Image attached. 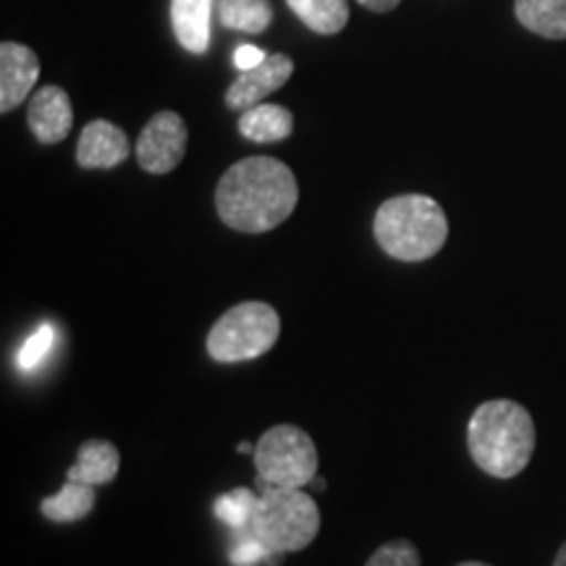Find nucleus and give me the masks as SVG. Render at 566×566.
<instances>
[{
    "label": "nucleus",
    "instance_id": "2",
    "mask_svg": "<svg viewBox=\"0 0 566 566\" xmlns=\"http://www.w3.org/2000/svg\"><path fill=\"white\" fill-rule=\"evenodd\" d=\"M535 422L525 407L512 399L480 405L467 424L470 457L485 475L509 480L525 472L535 454Z\"/></svg>",
    "mask_w": 566,
    "mask_h": 566
},
{
    "label": "nucleus",
    "instance_id": "25",
    "mask_svg": "<svg viewBox=\"0 0 566 566\" xmlns=\"http://www.w3.org/2000/svg\"><path fill=\"white\" fill-rule=\"evenodd\" d=\"M554 566H566V543L562 548H558V554L554 558Z\"/></svg>",
    "mask_w": 566,
    "mask_h": 566
},
{
    "label": "nucleus",
    "instance_id": "23",
    "mask_svg": "<svg viewBox=\"0 0 566 566\" xmlns=\"http://www.w3.org/2000/svg\"><path fill=\"white\" fill-rule=\"evenodd\" d=\"M268 59V53L260 51V48L254 45H242L237 51V55H233V66H237L239 71H250L254 66H260Z\"/></svg>",
    "mask_w": 566,
    "mask_h": 566
},
{
    "label": "nucleus",
    "instance_id": "18",
    "mask_svg": "<svg viewBox=\"0 0 566 566\" xmlns=\"http://www.w3.org/2000/svg\"><path fill=\"white\" fill-rule=\"evenodd\" d=\"M304 27L317 34H336L342 32L349 21V6L346 0H286Z\"/></svg>",
    "mask_w": 566,
    "mask_h": 566
},
{
    "label": "nucleus",
    "instance_id": "10",
    "mask_svg": "<svg viewBox=\"0 0 566 566\" xmlns=\"http://www.w3.org/2000/svg\"><path fill=\"white\" fill-rule=\"evenodd\" d=\"M27 124L40 145H59L66 139L74 126V105H71L69 92L55 84L40 87L27 108Z\"/></svg>",
    "mask_w": 566,
    "mask_h": 566
},
{
    "label": "nucleus",
    "instance_id": "15",
    "mask_svg": "<svg viewBox=\"0 0 566 566\" xmlns=\"http://www.w3.org/2000/svg\"><path fill=\"white\" fill-rule=\"evenodd\" d=\"M95 485H82L74 483V480H66V485L59 493L40 501V512L45 520L59 522V525H71V522H80L84 516H90L92 509H95Z\"/></svg>",
    "mask_w": 566,
    "mask_h": 566
},
{
    "label": "nucleus",
    "instance_id": "14",
    "mask_svg": "<svg viewBox=\"0 0 566 566\" xmlns=\"http://www.w3.org/2000/svg\"><path fill=\"white\" fill-rule=\"evenodd\" d=\"M294 116L283 105L260 103L252 105L250 111H242L239 116V134L244 139L258 142V145H271V142H283L292 137Z\"/></svg>",
    "mask_w": 566,
    "mask_h": 566
},
{
    "label": "nucleus",
    "instance_id": "4",
    "mask_svg": "<svg viewBox=\"0 0 566 566\" xmlns=\"http://www.w3.org/2000/svg\"><path fill=\"white\" fill-rule=\"evenodd\" d=\"M247 530L271 554H294L321 533V509L302 488H263Z\"/></svg>",
    "mask_w": 566,
    "mask_h": 566
},
{
    "label": "nucleus",
    "instance_id": "7",
    "mask_svg": "<svg viewBox=\"0 0 566 566\" xmlns=\"http://www.w3.org/2000/svg\"><path fill=\"white\" fill-rule=\"evenodd\" d=\"M189 142V129L187 122L174 111H160L155 113L150 122L142 129L137 147V163L142 171L153 176H166L171 174L174 168H179L184 160V153H187Z\"/></svg>",
    "mask_w": 566,
    "mask_h": 566
},
{
    "label": "nucleus",
    "instance_id": "24",
    "mask_svg": "<svg viewBox=\"0 0 566 566\" xmlns=\"http://www.w3.org/2000/svg\"><path fill=\"white\" fill-rule=\"evenodd\" d=\"M359 3L375 13H388V11H394L401 0H359Z\"/></svg>",
    "mask_w": 566,
    "mask_h": 566
},
{
    "label": "nucleus",
    "instance_id": "1",
    "mask_svg": "<svg viewBox=\"0 0 566 566\" xmlns=\"http://www.w3.org/2000/svg\"><path fill=\"white\" fill-rule=\"evenodd\" d=\"M300 202V184L286 163L252 155L233 163L216 187V210L229 229L265 233L289 221Z\"/></svg>",
    "mask_w": 566,
    "mask_h": 566
},
{
    "label": "nucleus",
    "instance_id": "6",
    "mask_svg": "<svg viewBox=\"0 0 566 566\" xmlns=\"http://www.w3.org/2000/svg\"><path fill=\"white\" fill-rule=\"evenodd\" d=\"M260 488H304L317 475V446L296 424H273L254 446Z\"/></svg>",
    "mask_w": 566,
    "mask_h": 566
},
{
    "label": "nucleus",
    "instance_id": "21",
    "mask_svg": "<svg viewBox=\"0 0 566 566\" xmlns=\"http://www.w3.org/2000/svg\"><path fill=\"white\" fill-rule=\"evenodd\" d=\"M365 566H422V562H420V551L415 548V543L399 537V541L384 543V546L367 558Z\"/></svg>",
    "mask_w": 566,
    "mask_h": 566
},
{
    "label": "nucleus",
    "instance_id": "22",
    "mask_svg": "<svg viewBox=\"0 0 566 566\" xmlns=\"http://www.w3.org/2000/svg\"><path fill=\"white\" fill-rule=\"evenodd\" d=\"M275 554H271L263 543L254 537L250 530H242V541L231 548V564L233 566H254L260 562H271Z\"/></svg>",
    "mask_w": 566,
    "mask_h": 566
},
{
    "label": "nucleus",
    "instance_id": "5",
    "mask_svg": "<svg viewBox=\"0 0 566 566\" xmlns=\"http://www.w3.org/2000/svg\"><path fill=\"white\" fill-rule=\"evenodd\" d=\"M281 336V315L268 302H242L212 323L208 334L210 359L221 365L250 363L271 352Z\"/></svg>",
    "mask_w": 566,
    "mask_h": 566
},
{
    "label": "nucleus",
    "instance_id": "19",
    "mask_svg": "<svg viewBox=\"0 0 566 566\" xmlns=\"http://www.w3.org/2000/svg\"><path fill=\"white\" fill-rule=\"evenodd\" d=\"M258 499L260 495H254V491H250V488H233L231 493H226L216 501L218 520L226 522L231 530H239V533H242V530L250 527Z\"/></svg>",
    "mask_w": 566,
    "mask_h": 566
},
{
    "label": "nucleus",
    "instance_id": "26",
    "mask_svg": "<svg viewBox=\"0 0 566 566\" xmlns=\"http://www.w3.org/2000/svg\"><path fill=\"white\" fill-rule=\"evenodd\" d=\"M457 566H491V564H483V562H464V564H457Z\"/></svg>",
    "mask_w": 566,
    "mask_h": 566
},
{
    "label": "nucleus",
    "instance_id": "11",
    "mask_svg": "<svg viewBox=\"0 0 566 566\" xmlns=\"http://www.w3.org/2000/svg\"><path fill=\"white\" fill-rule=\"evenodd\" d=\"M132 155V142L126 137L122 126L97 118L90 122L80 134L76 142V163L84 171H95V168H116Z\"/></svg>",
    "mask_w": 566,
    "mask_h": 566
},
{
    "label": "nucleus",
    "instance_id": "3",
    "mask_svg": "<svg viewBox=\"0 0 566 566\" xmlns=\"http://www.w3.org/2000/svg\"><path fill=\"white\" fill-rule=\"evenodd\" d=\"M373 233L388 258L422 263L443 250L449 239V218L433 197L399 195L375 212Z\"/></svg>",
    "mask_w": 566,
    "mask_h": 566
},
{
    "label": "nucleus",
    "instance_id": "8",
    "mask_svg": "<svg viewBox=\"0 0 566 566\" xmlns=\"http://www.w3.org/2000/svg\"><path fill=\"white\" fill-rule=\"evenodd\" d=\"M294 61L283 53H273L250 71H242L239 80L226 90V108L231 111H250L252 105H260L268 95L279 92L283 84L292 80Z\"/></svg>",
    "mask_w": 566,
    "mask_h": 566
},
{
    "label": "nucleus",
    "instance_id": "13",
    "mask_svg": "<svg viewBox=\"0 0 566 566\" xmlns=\"http://www.w3.org/2000/svg\"><path fill=\"white\" fill-rule=\"evenodd\" d=\"M122 470V454L111 441L95 438V441H84L80 446V457L76 464L69 470V480L82 485H108L116 480Z\"/></svg>",
    "mask_w": 566,
    "mask_h": 566
},
{
    "label": "nucleus",
    "instance_id": "9",
    "mask_svg": "<svg viewBox=\"0 0 566 566\" xmlns=\"http://www.w3.org/2000/svg\"><path fill=\"white\" fill-rule=\"evenodd\" d=\"M40 80V59L19 42L0 45V113L17 111Z\"/></svg>",
    "mask_w": 566,
    "mask_h": 566
},
{
    "label": "nucleus",
    "instance_id": "17",
    "mask_svg": "<svg viewBox=\"0 0 566 566\" xmlns=\"http://www.w3.org/2000/svg\"><path fill=\"white\" fill-rule=\"evenodd\" d=\"M216 17L223 27L247 34H260L271 27V0H216Z\"/></svg>",
    "mask_w": 566,
    "mask_h": 566
},
{
    "label": "nucleus",
    "instance_id": "16",
    "mask_svg": "<svg viewBox=\"0 0 566 566\" xmlns=\"http://www.w3.org/2000/svg\"><path fill=\"white\" fill-rule=\"evenodd\" d=\"M516 21L546 40H566V0H516Z\"/></svg>",
    "mask_w": 566,
    "mask_h": 566
},
{
    "label": "nucleus",
    "instance_id": "12",
    "mask_svg": "<svg viewBox=\"0 0 566 566\" xmlns=\"http://www.w3.org/2000/svg\"><path fill=\"white\" fill-rule=\"evenodd\" d=\"M216 0H171V24L184 51L205 53L210 48V19Z\"/></svg>",
    "mask_w": 566,
    "mask_h": 566
},
{
    "label": "nucleus",
    "instance_id": "20",
    "mask_svg": "<svg viewBox=\"0 0 566 566\" xmlns=\"http://www.w3.org/2000/svg\"><path fill=\"white\" fill-rule=\"evenodd\" d=\"M55 346V325L53 323H42L34 334H30L24 344H21V349L17 352V365L19 370L30 373V370H38V367L45 363L48 357H51Z\"/></svg>",
    "mask_w": 566,
    "mask_h": 566
}]
</instances>
